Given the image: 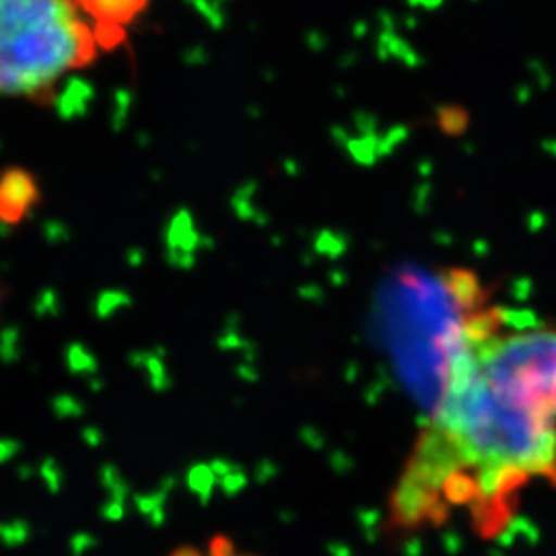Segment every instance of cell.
<instances>
[{"instance_id": "7a4b0ae2", "label": "cell", "mask_w": 556, "mask_h": 556, "mask_svg": "<svg viewBox=\"0 0 556 556\" xmlns=\"http://www.w3.org/2000/svg\"><path fill=\"white\" fill-rule=\"evenodd\" d=\"M71 0H0V96L36 98L96 54Z\"/></svg>"}, {"instance_id": "5b68a950", "label": "cell", "mask_w": 556, "mask_h": 556, "mask_svg": "<svg viewBox=\"0 0 556 556\" xmlns=\"http://www.w3.org/2000/svg\"><path fill=\"white\" fill-rule=\"evenodd\" d=\"M169 556H260L238 548L229 538H211L202 546H181Z\"/></svg>"}, {"instance_id": "3957f363", "label": "cell", "mask_w": 556, "mask_h": 556, "mask_svg": "<svg viewBox=\"0 0 556 556\" xmlns=\"http://www.w3.org/2000/svg\"><path fill=\"white\" fill-rule=\"evenodd\" d=\"M36 181L25 172H4L0 176V220L20 223L36 204Z\"/></svg>"}, {"instance_id": "6da1fadb", "label": "cell", "mask_w": 556, "mask_h": 556, "mask_svg": "<svg viewBox=\"0 0 556 556\" xmlns=\"http://www.w3.org/2000/svg\"><path fill=\"white\" fill-rule=\"evenodd\" d=\"M540 482L556 484V324L472 312L452 332L392 514L417 528L464 509L497 528Z\"/></svg>"}, {"instance_id": "277c9868", "label": "cell", "mask_w": 556, "mask_h": 556, "mask_svg": "<svg viewBox=\"0 0 556 556\" xmlns=\"http://www.w3.org/2000/svg\"><path fill=\"white\" fill-rule=\"evenodd\" d=\"M149 0H79L85 13L105 29H119L130 23L147 7Z\"/></svg>"}]
</instances>
